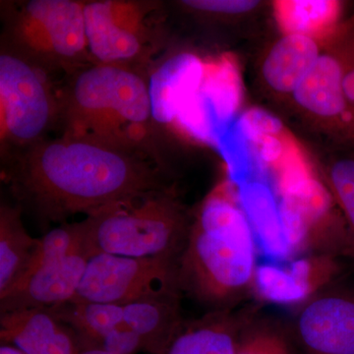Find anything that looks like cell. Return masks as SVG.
Listing matches in <instances>:
<instances>
[{
  "instance_id": "cell-1",
  "label": "cell",
  "mask_w": 354,
  "mask_h": 354,
  "mask_svg": "<svg viewBox=\"0 0 354 354\" xmlns=\"http://www.w3.org/2000/svg\"><path fill=\"white\" fill-rule=\"evenodd\" d=\"M4 165L16 206L44 228L169 186L152 158L62 135L14 153Z\"/></svg>"
},
{
  "instance_id": "cell-2",
  "label": "cell",
  "mask_w": 354,
  "mask_h": 354,
  "mask_svg": "<svg viewBox=\"0 0 354 354\" xmlns=\"http://www.w3.org/2000/svg\"><path fill=\"white\" fill-rule=\"evenodd\" d=\"M149 77L145 70L97 62L66 76L58 90L62 136L146 156L164 169Z\"/></svg>"
},
{
  "instance_id": "cell-3",
  "label": "cell",
  "mask_w": 354,
  "mask_h": 354,
  "mask_svg": "<svg viewBox=\"0 0 354 354\" xmlns=\"http://www.w3.org/2000/svg\"><path fill=\"white\" fill-rule=\"evenodd\" d=\"M239 201L234 183L218 184L191 221L179 259L183 292L214 310L232 309L255 286L252 228Z\"/></svg>"
},
{
  "instance_id": "cell-4",
  "label": "cell",
  "mask_w": 354,
  "mask_h": 354,
  "mask_svg": "<svg viewBox=\"0 0 354 354\" xmlns=\"http://www.w3.org/2000/svg\"><path fill=\"white\" fill-rule=\"evenodd\" d=\"M82 221L95 254L179 263L192 221L167 186L116 203Z\"/></svg>"
},
{
  "instance_id": "cell-5",
  "label": "cell",
  "mask_w": 354,
  "mask_h": 354,
  "mask_svg": "<svg viewBox=\"0 0 354 354\" xmlns=\"http://www.w3.org/2000/svg\"><path fill=\"white\" fill-rule=\"evenodd\" d=\"M85 1L29 0L6 4L1 43L53 75L95 64L86 35Z\"/></svg>"
},
{
  "instance_id": "cell-6",
  "label": "cell",
  "mask_w": 354,
  "mask_h": 354,
  "mask_svg": "<svg viewBox=\"0 0 354 354\" xmlns=\"http://www.w3.org/2000/svg\"><path fill=\"white\" fill-rule=\"evenodd\" d=\"M53 74L1 43L0 127L1 153H14L46 139L59 120V91Z\"/></svg>"
},
{
  "instance_id": "cell-7",
  "label": "cell",
  "mask_w": 354,
  "mask_h": 354,
  "mask_svg": "<svg viewBox=\"0 0 354 354\" xmlns=\"http://www.w3.org/2000/svg\"><path fill=\"white\" fill-rule=\"evenodd\" d=\"M279 192V218L288 249L330 257L354 255L348 223L333 216L332 196L301 158H292L281 167Z\"/></svg>"
},
{
  "instance_id": "cell-8",
  "label": "cell",
  "mask_w": 354,
  "mask_h": 354,
  "mask_svg": "<svg viewBox=\"0 0 354 354\" xmlns=\"http://www.w3.org/2000/svg\"><path fill=\"white\" fill-rule=\"evenodd\" d=\"M31 270L13 290L0 297V312L51 308L71 301L88 260L95 255L83 221L62 223L46 232Z\"/></svg>"
},
{
  "instance_id": "cell-9",
  "label": "cell",
  "mask_w": 354,
  "mask_h": 354,
  "mask_svg": "<svg viewBox=\"0 0 354 354\" xmlns=\"http://www.w3.org/2000/svg\"><path fill=\"white\" fill-rule=\"evenodd\" d=\"M158 10L155 1H85L86 35L95 62L149 72L160 41Z\"/></svg>"
},
{
  "instance_id": "cell-10",
  "label": "cell",
  "mask_w": 354,
  "mask_h": 354,
  "mask_svg": "<svg viewBox=\"0 0 354 354\" xmlns=\"http://www.w3.org/2000/svg\"><path fill=\"white\" fill-rule=\"evenodd\" d=\"M178 264L167 258L95 254L71 301L124 305L181 291Z\"/></svg>"
},
{
  "instance_id": "cell-11",
  "label": "cell",
  "mask_w": 354,
  "mask_h": 354,
  "mask_svg": "<svg viewBox=\"0 0 354 354\" xmlns=\"http://www.w3.org/2000/svg\"><path fill=\"white\" fill-rule=\"evenodd\" d=\"M295 330L304 354H354V297L325 293L310 298Z\"/></svg>"
},
{
  "instance_id": "cell-12",
  "label": "cell",
  "mask_w": 354,
  "mask_h": 354,
  "mask_svg": "<svg viewBox=\"0 0 354 354\" xmlns=\"http://www.w3.org/2000/svg\"><path fill=\"white\" fill-rule=\"evenodd\" d=\"M0 339L25 354H79L81 351L74 330L48 308L2 312Z\"/></svg>"
},
{
  "instance_id": "cell-13",
  "label": "cell",
  "mask_w": 354,
  "mask_h": 354,
  "mask_svg": "<svg viewBox=\"0 0 354 354\" xmlns=\"http://www.w3.org/2000/svg\"><path fill=\"white\" fill-rule=\"evenodd\" d=\"M206 68L192 53H179L149 77L153 118L158 127L169 124L178 118L181 109L197 94L204 80Z\"/></svg>"
},
{
  "instance_id": "cell-14",
  "label": "cell",
  "mask_w": 354,
  "mask_h": 354,
  "mask_svg": "<svg viewBox=\"0 0 354 354\" xmlns=\"http://www.w3.org/2000/svg\"><path fill=\"white\" fill-rule=\"evenodd\" d=\"M247 326L232 309L213 310L197 320H184L160 354H237Z\"/></svg>"
},
{
  "instance_id": "cell-15",
  "label": "cell",
  "mask_w": 354,
  "mask_h": 354,
  "mask_svg": "<svg viewBox=\"0 0 354 354\" xmlns=\"http://www.w3.org/2000/svg\"><path fill=\"white\" fill-rule=\"evenodd\" d=\"M337 272L339 266L335 257L314 255L298 261L288 270L259 268L254 288L267 299L281 304H293L305 298L310 299Z\"/></svg>"
},
{
  "instance_id": "cell-16",
  "label": "cell",
  "mask_w": 354,
  "mask_h": 354,
  "mask_svg": "<svg viewBox=\"0 0 354 354\" xmlns=\"http://www.w3.org/2000/svg\"><path fill=\"white\" fill-rule=\"evenodd\" d=\"M181 291L122 305L127 327L139 335L144 351L160 354L183 322Z\"/></svg>"
},
{
  "instance_id": "cell-17",
  "label": "cell",
  "mask_w": 354,
  "mask_h": 354,
  "mask_svg": "<svg viewBox=\"0 0 354 354\" xmlns=\"http://www.w3.org/2000/svg\"><path fill=\"white\" fill-rule=\"evenodd\" d=\"M41 239L28 234L17 206L1 203L0 208V297L13 290L38 257Z\"/></svg>"
},
{
  "instance_id": "cell-18",
  "label": "cell",
  "mask_w": 354,
  "mask_h": 354,
  "mask_svg": "<svg viewBox=\"0 0 354 354\" xmlns=\"http://www.w3.org/2000/svg\"><path fill=\"white\" fill-rule=\"evenodd\" d=\"M315 39L286 35L277 41L263 64L266 82L274 91L292 94L320 57Z\"/></svg>"
},
{
  "instance_id": "cell-19",
  "label": "cell",
  "mask_w": 354,
  "mask_h": 354,
  "mask_svg": "<svg viewBox=\"0 0 354 354\" xmlns=\"http://www.w3.org/2000/svg\"><path fill=\"white\" fill-rule=\"evenodd\" d=\"M48 309L74 330L81 349L99 348L114 330L128 328L122 305L68 301Z\"/></svg>"
},
{
  "instance_id": "cell-20",
  "label": "cell",
  "mask_w": 354,
  "mask_h": 354,
  "mask_svg": "<svg viewBox=\"0 0 354 354\" xmlns=\"http://www.w3.org/2000/svg\"><path fill=\"white\" fill-rule=\"evenodd\" d=\"M274 10L279 27L286 35L313 38L335 27L342 6L335 0H281L274 2Z\"/></svg>"
},
{
  "instance_id": "cell-21",
  "label": "cell",
  "mask_w": 354,
  "mask_h": 354,
  "mask_svg": "<svg viewBox=\"0 0 354 354\" xmlns=\"http://www.w3.org/2000/svg\"><path fill=\"white\" fill-rule=\"evenodd\" d=\"M199 93L207 104H211L209 109L218 122L227 127L241 104V78L236 66L225 59L212 71L206 69Z\"/></svg>"
},
{
  "instance_id": "cell-22",
  "label": "cell",
  "mask_w": 354,
  "mask_h": 354,
  "mask_svg": "<svg viewBox=\"0 0 354 354\" xmlns=\"http://www.w3.org/2000/svg\"><path fill=\"white\" fill-rule=\"evenodd\" d=\"M239 195L242 208L263 239L274 241L277 252H286L288 246L281 228L279 207L270 190L263 184L243 183Z\"/></svg>"
},
{
  "instance_id": "cell-23",
  "label": "cell",
  "mask_w": 354,
  "mask_h": 354,
  "mask_svg": "<svg viewBox=\"0 0 354 354\" xmlns=\"http://www.w3.org/2000/svg\"><path fill=\"white\" fill-rule=\"evenodd\" d=\"M329 183L354 241V160L335 162L329 171Z\"/></svg>"
},
{
  "instance_id": "cell-24",
  "label": "cell",
  "mask_w": 354,
  "mask_h": 354,
  "mask_svg": "<svg viewBox=\"0 0 354 354\" xmlns=\"http://www.w3.org/2000/svg\"><path fill=\"white\" fill-rule=\"evenodd\" d=\"M237 354H293L288 339L272 328L247 326L242 334Z\"/></svg>"
},
{
  "instance_id": "cell-25",
  "label": "cell",
  "mask_w": 354,
  "mask_h": 354,
  "mask_svg": "<svg viewBox=\"0 0 354 354\" xmlns=\"http://www.w3.org/2000/svg\"><path fill=\"white\" fill-rule=\"evenodd\" d=\"M235 125L249 144L265 137L283 135V132L281 121L274 114L261 109H251L242 113Z\"/></svg>"
},
{
  "instance_id": "cell-26",
  "label": "cell",
  "mask_w": 354,
  "mask_h": 354,
  "mask_svg": "<svg viewBox=\"0 0 354 354\" xmlns=\"http://www.w3.org/2000/svg\"><path fill=\"white\" fill-rule=\"evenodd\" d=\"M181 6L192 12L203 14H241L249 12L259 6L255 0H183Z\"/></svg>"
},
{
  "instance_id": "cell-27",
  "label": "cell",
  "mask_w": 354,
  "mask_h": 354,
  "mask_svg": "<svg viewBox=\"0 0 354 354\" xmlns=\"http://www.w3.org/2000/svg\"><path fill=\"white\" fill-rule=\"evenodd\" d=\"M286 141L279 136H268L251 144L255 148L258 157L266 165H277L283 162L288 155Z\"/></svg>"
},
{
  "instance_id": "cell-28",
  "label": "cell",
  "mask_w": 354,
  "mask_h": 354,
  "mask_svg": "<svg viewBox=\"0 0 354 354\" xmlns=\"http://www.w3.org/2000/svg\"><path fill=\"white\" fill-rule=\"evenodd\" d=\"M344 91L348 101L354 104V65L344 76Z\"/></svg>"
},
{
  "instance_id": "cell-29",
  "label": "cell",
  "mask_w": 354,
  "mask_h": 354,
  "mask_svg": "<svg viewBox=\"0 0 354 354\" xmlns=\"http://www.w3.org/2000/svg\"><path fill=\"white\" fill-rule=\"evenodd\" d=\"M0 354H25L20 349L11 346V344H1L0 346Z\"/></svg>"
},
{
  "instance_id": "cell-30",
  "label": "cell",
  "mask_w": 354,
  "mask_h": 354,
  "mask_svg": "<svg viewBox=\"0 0 354 354\" xmlns=\"http://www.w3.org/2000/svg\"><path fill=\"white\" fill-rule=\"evenodd\" d=\"M79 354H111L106 353V351H102V349L97 348H84L81 349Z\"/></svg>"
}]
</instances>
